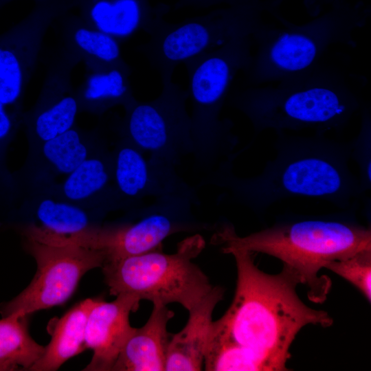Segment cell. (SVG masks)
Here are the masks:
<instances>
[{"label":"cell","instance_id":"6da1fadb","mask_svg":"<svg viewBox=\"0 0 371 371\" xmlns=\"http://www.w3.org/2000/svg\"><path fill=\"white\" fill-rule=\"evenodd\" d=\"M276 133V156L259 175H236L233 166L238 153H234L221 161L203 183L224 189L221 199L257 211L293 197L319 199L346 207L363 194L358 177L349 168L351 142L329 139L322 132L311 136Z\"/></svg>","mask_w":371,"mask_h":371},{"label":"cell","instance_id":"7a4b0ae2","mask_svg":"<svg viewBox=\"0 0 371 371\" xmlns=\"http://www.w3.org/2000/svg\"><path fill=\"white\" fill-rule=\"evenodd\" d=\"M222 251L233 256L237 279L232 304L217 320L230 337L263 358L273 371L287 370L289 349L299 332L310 324L329 327L333 318L301 300L296 290L301 279L292 269L283 265L280 272L269 274L255 265L252 252Z\"/></svg>","mask_w":371,"mask_h":371},{"label":"cell","instance_id":"3957f363","mask_svg":"<svg viewBox=\"0 0 371 371\" xmlns=\"http://www.w3.org/2000/svg\"><path fill=\"white\" fill-rule=\"evenodd\" d=\"M213 242L221 250L240 249L280 260L300 276L309 300L323 303L331 280L319 276V271L330 261L371 249V229L344 219L304 218L244 236L237 234L233 226L224 225L214 235Z\"/></svg>","mask_w":371,"mask_h":371},{"label":"cell","instance_id":"277c9868","mask_svg":"<svg viewBox=\"0 0 371 371\" xmlns=\"http://www.w3.org/2000/svg\"><path fill=\"white\" fill-rule=\"evenodd\" d=\"M234 94L231 104L251 123L255 135L276 131L340 128L360 108V99L339 71L318 64L276 82Z\"/></svg>","mask_w":371,"mask_h":371},{"label":"cell","instance_id":"5b68a950","mask_svg":"<svg viewBox=\"0 0 371 371\" xmlns=\"http://www.w3.org/2000/svg\"><path fill=\"white\" fill-rule=\"evenodd\" d=\"M253 36L235 38L223 46L183 63L192 111L191 135L196 164L211 168L232 155L238 144L230 120L221 110L236 74L249 66Z\"/></svg>","mask_w":371,"mask_h":371},{"label":"cell","instance_id":"8992f818","mask_svg":"<svg viewBox=\"0 0 371 371\" xmlns=\"http://www.w3.org/2000/svg\"><path fill=\"white\" fill-rule=\"evenodd\" d=\"M205 247L203 237L196 234L179 242L173 254L157 249L106 262L102 268L109 293L131 294L165 305L177 303L188 311L213 287L194 262Z\"/></svg>","mask_w":371,"mask_h":371},{"label":"cell","instance_id":"52a82bcc","mask_svg":"<svg viewBox=\"0 0 371 371\" xmlns=\"http://www.w3.org/2000/svg\"><path fill=\"white\" fill-rule=\"evenodd\" d=\"M365 23L357 11L339 7L304 25H267L253 37L258 49L245 72L250 82L260 85L307 71L331 45L355 46L354 34Z\"/></svg>","mask_w":371,"mask_h":371},{"label":"cell","instance_id":"ba28073f","mask_svg":"<svg viewBox=\"0 0 371 371\" xmlns=\"http://www.w3.org/2000/svg\"><path fill=\"white\" fill-rule=\"evenodd\" d=\"M267 26L260 19L259 7L245 1L179 23H168L161 16L141 49L163 82L172 79L179 64L235 38L254 37Z\"/></svg>","mask_w":371,"mask_h":371},{"label":"cell","instance_id":"9c48e42d","mask_svg":"<svg viewBox=\"0 0 371 371\" xmlns=\"http://www.w3.org/2000/svg\"><path fill=\"white\" fill-rule=\"evenodd\" d=\"M162 85L156 98L146 102L135 99L124 108L118 131L120 137L149 157L176 166L193 152L191 119L186 109L188 91L172 79Z\"/></svg>","mask_w":371,"mask_h":371},{"label":"cell","instance_id":"30bf717a","mask_svg":"<svg viewBox=\"0 0 371 371\" xmlns=\"http://www.w3.org/2000/svg\"><path fill=\"white\" fill-rule=\"evenodd\" d=\"M25 247L36 260V272L22 292L0 305L2 317L14 313L30 315L65 303L81 278L102 267L106 259L101 250L76 245L54 246L26 239Z\"/></svg>","mask_w":371,"mask_h":371},{"label":"cell","instance_id":"8fae6325","mask_svg":"<svg viewBox=\"0 0 371 371\" xmlns=\"http://www.w3.org/2000/svg\"><path fill=\"white\" fill-rule=\"evenodd\" d=\"M77 0H34L31 12L0 34V100L23 110L25 91L43 38L52 23L74 8Z\"/></svg>","mask_w":371,"mask_h":371},{"label":"cell","instance_id":"7c38bea8","mask_svg":"<svg viewBox=\"0 0 371 371\" xmlns=\"http://www.w3.org/2000/svg\"><path fill=\"white\" fill-rule=\"evenodd\" d=\"M192 204L196 203L182 195L155 198L136 222L95 227L85 247L102 251L104 262L161 249L167 237L186 228Z\"/></svg>","mask_w":371,"mask_h":371},{"label":"cell","instance_id":"4fadbf2b","mask_svg":"<svg viewBox=\"0 0 371 371\" xmlns=\"http://www.w3.org/2000/svg\"><path fill=\"white\" fill-rule=\"evenodd\" d=\"M120 137L111 151L113 183L122 199L134 205L146 197L178 194L199 203L196 191L177 172L175 166L148 157Z\"/></svg>","mask_w":371,"mask_h":371},{"label":"cell","instance_id":"5bb4252c","mask_svg":"<svg viewBox=\"0 0 371 371\" xmlns=\"http://www.w3.org/2000/svg\"><path fill=\"white\" fill-rule=\"evenodd\" d=\"M80 63L65 48L50 65L34 105L23 111L29 148L49 140L71 128L80 113L71 73Z\"/></svg>","mask_w":371,"mask_h":371},{"label":"cell","instance_id":"9a60e30c","mask_svg":"<svg viewBox=\"0 0 371 371\" xmlns=\"http://www.w3.org/2000/svg\"><path fill=\"white\" fill-rule=\"evenodd\" d=\"M106 144L97 130L85 131L76 124L67 131L30 148L24 166L14 172L19 188L27 194L45 191L67 177Z\"/></svg>","mask_w":371,"mask_h":371},{"label":"cell","instance_id":"2e32d148","mask_svg":"<svg viewBox=\"0 0 371 371\" xmlns=\"http://www.w3.org/2000/svg\"><path fill=\"white\" fill-rule=\"evenodd\" d=\"M108 212L71 203L45 192L27 194L18 213L28 220L26 239L54 246L76 245Z\"/></svg>","mask_w":371,"mask_h":371},{"label":"cell","instance_id":"e0dca14e","mask_svg":"<svg viewBox=\"0 0 371 371\" xmlns=\"http://www.w3.org/2000/svg\"><path fill=\"white\" fill-rule=\"evenodd\" d=\"M111 302L98 299L91 309L85 327V344L93 354L83 370H112L126 340L134 331L129 317L137 310L140 300L127 293Z\"/></svg>","mask_w":371,"mask_h":371},{"label":"cell","instance_id":"ac0fdd59","mask_svg":"<svg viewBox=\"0 0 371 371\" xmlns=\"http://www.w3.org/2000/svg\"><path fill=\"white\" fill-rule=\"evenodd\" d=\"M38 192L108 212L133 205L120 197L113 186L111 151L106 146L83 161L62 181Z\"/></svg>","mask_w":371,"mask_h":371},{"label":"cell","instance_id":"d6986e66","mask_svg":"<svg viewBox=\"0 0 371 371\" xmlns=\"http://www.w3.org/2000/svg\"><path fill=\"white\" fill-rule=\"evenodd\" d=\"M76 8L88 25L120 43L141 30L148 33L168 10L165 5L153 8L149 0H77Z\"/></svg>","mask_w":371,"mask_h":371},{"label":"cell","instance_id":"ffe728a7","mask_svg":"<svg viewBox=\"0 0 371 371\" xmlns=\"http://www.w3.org/2000/svg\"><path fill=\"white\" fill-rule=\"evenodd\" d=\"M219 286L212 289L189 312L185 326L168 341L165 370H203L205 350L213 322V311L224 296Z\"/></svg>","mask_w":371,"mask_h":371},{"label":"cell","instance_id":"44dd1931","mask_svg":"<svg viewBox=\"0 0 371 371\" xmlns=\"http://www.w3.org/2000/svg\"><path fill=\"white\" fill-rule=\"evenodd\" d=\"M174 315L167 305L153 303L148 320L142 327L135 328L111 370L165 371L167 326Z\"/></svg>","mask_w":371,"mask_h":371},{"label":"cell","instance_id":"7402d4cb","mask_svg":"<svg viewBox=\"0 0 371 371\" xmlns=\"http://www.w3.org/2000/svg\"><path fill=\"white\" fill-rule=\"evenodd\" d=\"M64 19V48L83 62L87 71L128 66L122 56L120 43L114 38L90 27L79 15L66 16Z\"/></svg>","mask_w":371,"mask_h":371},{"label":"cell","instance_id":"603a6c76","mask_svg":"<svg viewBox=\"0 0 371 371\" xmlns=\"http://www.w3.org/2000/svg\"><path fill=\"white\" fill-rule=\"evenodd\" d=\"M99 298H87L75 304L51 327V340L29 370H57L70 358L86 350L85 327L88 315Z\"/></svg>","mask_w":371,"mask_h":371},{"label":"cell","instance_id":"cb8c5ba5","mask_svg":"<svg viewBox=\"0 0 371 371\" xmlns=\"http://www.w3.org/2000/svg\"><path fill=\"white\" fill-rule=\"evenodd\" d=\"M131 69L116 67L101 71H87L86 78L76 90L80 112L102 115L121 105L126 107L136 98L129 76Z\"/></svg>","mask_w":371,"mask_h":371},{"label":"cell","instance_id":"d4e9b609","mask_svg":"<svg viewBox=\"0 0 371 371\" xmlns=\"http://www.w3.org/2000/svg\"><path fill=\"white\" fill-rule=\"evenodd\" d=\"M203 368L207 371H273L263 358L230 337L218 320L211 326Z\"/></svg>","mask_w":371,"mask_h":371},{"label":"cell","instance_id":"484cf974","mask_svg":"<svg viewBox=\"0 0 371 371\" xmlns=\"http://www.w3.org/2000/svg\"><path fill=\"white\" fill-rule=\"evenodd\" d=\"M28 316L14 313L0 319V371L29 370L45 351L28 330Z\"/></svg>","mask_w":371,"mask_h":371},{"label":"cell","instance_id":"4316f807","mask_svg":"<svg viewBox=\"0 0 371 371\" xmlns=\"http://www.w3.org/2000/svg\"><path fill=\"white\" fill-rule=\"evenodd\" d=\"M23 111L6 106L0 100V199L11 196L16 181L6 163L7 150L23 124Z\"/></svg>","mask_w":371,"mask_h":371},{"label":"cell","instance_id":"83f0119b","mask_svg":"<svg viewBox=\"0 0 371 371\" xmlns=\"http://www.w3.org/2000/svg\"><path fill=\"white\" fill-rule=\"evenodd\" d=\"M324 268L349 282L370 303L371 249L362 250L347 258L330 261Z\"/></svg>","mask_w":371,"mask_h":371},{"label":"cell","instance_id":"f1b7e54d","mask_svg":"<svg viewBox=\"0 0 371 371\" xmlns=\"http://www.w3.org/2000/svg\"><path fill=\"white\" fill-rule=\"evenodd\" d=\"M370 115L368 109L363 112L360 131L357 137L351 141L352 149L350 158L358 164L359 176L358 177L361 193L366 192L371 187V134Z\"/></svg>","mask_w":371,"mask_h":371},{"label":"cell","instance_id":"f546056e","mask_svg":"<svg viewBox=\"0 0 371 371\" xmlns=\"http://www.w3.org/2000/svg\"><path fill=\"white\" fill-rule=\"evenodd\" d=\"M245 0H179L178 7L194 6L196 8H206L222 2H229L232 4L238 3Z\"/></svg>","mask_w":371,"mask_h":371},{"label":"cell","instance_id":"4dcf8cb0","mask_svg":"<svg viewBox=\"0 0 371 371\" xmlns=\"http://www.w3.org/2000/svg\"><path fill=\"white\" fill-rule=\"evenodd\" d=\"M14 0H0V8Z\"/></svg>","mask_w":371,"mask_h":371}]
</instances>
